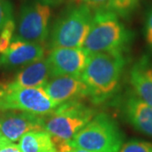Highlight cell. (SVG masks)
<instances>
[{
  "instance_id": "9a60e30c",
  "label": "cell",
  "mask_w": 152,
  "mask_h": 152,
  "mask_svg": "<svg viewBox=\"0 0 152 152\" xmlns=\"http://www.w3.org/2000/svg\"><path fill=\"white\" fill-rule=\"evenodd\" d=\"M21 152H58L52 136L44 129L26 133L19 140Z\"/></svg>"
},
{
  "instance_id": "cb8c5ba5",
  "label": "cell",
  "mask_w": 152,
  "mask_h": 152,
  "mask_svg": "<svg viewBox=\"0 0 152 152\" xmlns=\"http://www.w3.org/2000/svg\"><path fill=\"white\" fill-rule=\"evenodd\" d=\"M0 152H21L19 145L15 143H9L0 147Z\"/></svg>"
},
{
  "instance_id": "52a82bcc",
  "label": "cell",
  "mask_w": 152,
  "mask_h": 152,
  "mask_svg": "<svg viewBox=\"0 0 152 152\" xmlns=\"http://www.w3.org/2000/svg\"><path fill=\"white\" fill-rule=\"evenodd\" d=\"M51 15L50 6L40 1L26 4L22 6L13 40L42 44L48 37Z\"/></svg>"
},
{
  "instance_id": "277c9868",
  "label": "cell",
  "mask_w": 152,
  "mask_h": 152,
  "mask_svg": "<svg viewBox=\"0 0 152 152\" xmlns=\"http://www.w3.org/2000/svg\"><path fill=\"white\" fill-rule=\"evenodd\" d=\"M94 116L95 111L80 101L69 102L43 116L42 129L52 136L53 143L69 142Z\"/></svg>"
},
{
  "instance_id": "8992f818",
  "label": "cell",
  "mask_w": 152,
  "mask_h": 152,
  "mask_svg": "<svg viewBox=\"0 0 152 152\" xmlns=\"http://www.w3.org/2000/svg\"><path fill=\"white\" fill-rule=\"evenodd\" d=\"M43 88L15 87L0 83V112L20 111L46 116L57 108Z\"/></svg>"
},
{
  "instance_id": "7402d4cb",
  "label": "cell",
  "mask_w": 152,
  "mask_h": 152,
  "mask_svg": "<svg viewBox=\"0 0 152 152\" xmlns=\"http://www.w3.org/2000/svg\"><path fill=\"white\" fill-rule=\"evenodd\" d=\"M54 145L58 150V152H94L85 149L72 147L69 145V142H55Z\"/></svg>"
},
{
  "instance_id": "5b68a950",
  "label": "cell",
  "mask_w": 152,
  "mask_h": 152,
  "mask_svg": "<svg viewBox=\"0 0 152 152\" xmlns=\"http://www.w3.org/2000/svg\"><path fill=\"white\" fill-rule=\"evenodd\" d=\"M92 18L91 10L85 4L70 8L55 23L51 33L50 47L52 49L82 48Z\"/></svg>"
},
{
  "instance_id": "9c48e42d",
  "label": "cell",
  "mask_w": 152,
  "mask_h": 152,
  "mask_svg": "<svg viewBox=\"0 0 152 152\" xmlns=\"http://www.w3.org/2000/svg\"><path fill=\"white\" fill-rule=\"evenodd\" d=\"M43 116L26 112H4L0 113V134L10 143L20 140L26 133L42 129Z\"/></svg>"
},
{
  "instance_id": "30bf717a",
  "label": "cell",
  "mask_w": 152,
  "mask_h": 152,
  "mask_svg": "<svg viewBox=\"0 0 152 152\" xmlns=\"http://www.w3.org/2000/svg\"><path fill=\"white\" fill-rule=\"evenodd\" d=\"M43 89L51 101L57 106L89 96L88 87L80 77L60 76L52 78Z\"/></svg>"
},
{
  "instance_id": "7a4b0ae2",
  "label": "cell",
  "mask_w": 152,
  "mask_h": 152,
  "mask_svg": "<svg viewBox=\"0 0 152 152\" xmlns=\"http://www.w3.org/2000/svg\"><path fill=\"white\" fill-rule=\"evenodd\" d=\"M133 34L126 29L118 16L110 10L96 11L82 48L87 54L98 53H124Z\"/></svg>"
},
{
  "instance_id": "ac0fdd59",
  "label": "cell",
  "mask_w": 152,
  "mask_h": 152,
  "mask_svg": "<svg viewBox=\"0 0 152 152\" xmlns=\"http://www.w3.org/2000/svg\"><path fill=\"white\" fill-rule=\"evenodd\" d=\"M119 152H152V144L142 140H130L122 145Z\"/></svg>"
},
{
  "instance_id": "7c38bea8",
  "label": "cell",
  "mask_w": 152,
  "mask_h": 152,
  "mask_svg": "<svg viewBox=\"0 0 152 152\" xmlns=\"http://www.w3.org/2000/svg\"><path fill=\"white\" fill-rule=\"evenodd\" d=\"M42 44L13 40L9 48L0 55V65L7 69L26 67L43 58Z\"/></svg>"
},
{
  "instance_id": "2e32d148",
  "label": "cell",
  "mask_w": 152,
  "mask_h": 152,
  "mask_svg": "<svg viewBox=\"0 0 152 152\" xmlns=\"http://www.w3.org/2000/svg\"><path fill=\"white\" fill-rule=\"evenodd\" d=\"M140 0H111L109 10L118 16L127 18L138 7Z\"/></svg>"
},
{
  "instance_id": "e0dca14e",
  "label": "cell",
  "mask_w": 152,
  "mask_h": 152,
  "mask_svg": "<svg viewBox=\"0 0 152 152\" xmlns=\"http://www.w3.org/2000/svg\"><path fill=\"white\" fill-rule=\"evenodd\" d=\"M16 25L14 20L6 23L4 28L0 31V55L3 54L12 42Z\"/></svg>"
},
{
  "instance_id": "d4e9b609",
  "label": "cell",
  "mask_w": 152,
  "mask_h": 152,
  "mask_svg": "<svg viewBox=\"0 0 152 152\" xmlns=\"http://www.w3.org/2000/svg\"><path fill=\"white\" fill-rule=\"evenodd\" d=\"M9 143H10V142H9L8 140H6L0 134V147L4 146V145H7V144H9Z\"/></svg>"
},
{
  "instance_id": "ffe728a7",
  "label": "cell",
  "mask_w": 152,
  "mask_h": 152,
  "mask_svg": "<svg viewBox=\"0 0 152 152\" xmlns=\"http://www.w3.org/2000/svg\"><path fill=\"white\" fill-rule=\"evenodd\" d=\"M145 37L149 48L152 51V7L148 11L145 24Z\"/></svg>"
},
{
  "instance_id": "ba28073f",
  "label": "cell",
  "mask_w": 152,
  "mask_h": 152,
  "mask_svg": "<svg viewBox=\"0 0 152 152\" xmlns=\"http://www.w3.org/2000/svg\"><path fill=\"white\" fill-rule=\"evenodd\" d=\"M88 54L83 48H53L47 58L51 78L80 77L86 64Z\"/></svg>"
},
{
  "instance_id": "603a6c76",
  "label": "cell",
  "mask_w": 152,
  "mask_h": 152,
  "mask_svg": "<svg viewBox=\"0 0 152 152\" xmlns=\"http://www.w3.org/2000/svg\"><path fill=\"white\" fill-rule=\"evenodd\" d=\"M40 2L49 6H58L64 3H75L80 4L82 0H39Z\"/></svg>"
},
{
  "instance_id": "6da1fadb",
  "label": "cell",
  "mask_w": 152,
  "mask_h": 152,
  "mask_svg": "<svg viewBox=\"0 0 152 152\" xmlns=\"http://www.w3.org/2000/svg\"><path fill=\"white\" fill-rule=\"evenodd\" d=\"M126 64L124 53L108 52L88 55L80 78L88 87L89 97L100 104L117 92Z\"/></svg>"
},
{
  "instance_id": "4fadbf2b",
  "label": "cell",
  "mask_w": 152,
  "mask_h": 152,
  "mask_svg": "<svg viewBox=\"0 0 152 152\" xmlns=\"http://www.w3.org/2000/svg\"><path fill=\"white\" fill-rule=\"evenodd\" d=\"M129 81L134 92L152 107V61L147 57L138 60L131 68Z\"/></svg>"
},
{
  "instance_id": "d6986e66",
  "label": "cell",
  "mask_w": 152,
  "mask_h": 152,
  "mask_svg": "<svg viewBox=\"0 0 152 152\" xmlns=\"http://www.w3.org/2000/svg\"><path fill=\"white\" fill-rule=\"evenodd\" d=\"M10 20H13L12 4L9 0H0V31Z\"/></svg>"
},
{
  "instance_id": "44dd1931",
  "label": "cell",
  "mask_w": 152,
  "mask_h": 152,
  "mask_svg": "<svg viewBox=\"0 0 152 152\" xmlns=\"http://www.w3.org/2000/svg\"><path fill=\"white\" fill-rule=\"evenodd\" d=\"M85 4L87 5L91 10L99 11L109 10L111 0H83Z\"/></svg>"
},
{
  "instance_id": "5bb4252c",
  "label": "cell",
  "mask_w": 152,
  "mask_h": 152,
  "mask_svg": "<svg viewBox=\"0 0 152 152\" xmlns=\"http://www.w3.org/2000/svg\"><path fill=\"white\" fill-rule=\"evenodd\" d=\"M47 58L38 60L21 68L10 82V86L25 88H43L50 79Z\"/></svg>"
},
{
  "instance_id": "8fae6325",
  "label": "cell",
  "mask_w": 152,
  "mask_h": 152,
  "mask_svg": "<svg viewBox=\"0 0 152 152\" xmlns=\"http://www.w3.org/2000/svg\"><path fill=\"white\" fill-rule=\"evenodd\" d=\"M122 111L126 120L135 129L152 137V107L134 91L126 93L122 102Z\"/></svg>"
},
{
  "instance_id": "3957f363",
  "label": "cell",
  "mask_w": 152,
  "mask_h": 152,
  "mask_svg": "<svg viewBox=\"0 0 152 152\" xmlns=\"http://www.w3.org/2000/svg\"><path fill=\"white\" fill-rule=\"evenodd\" d=\"M69 145L94 152H119L124 134L117 122L107 113L94 116L69 142Z\"/></svg>"
}]
</instances>
